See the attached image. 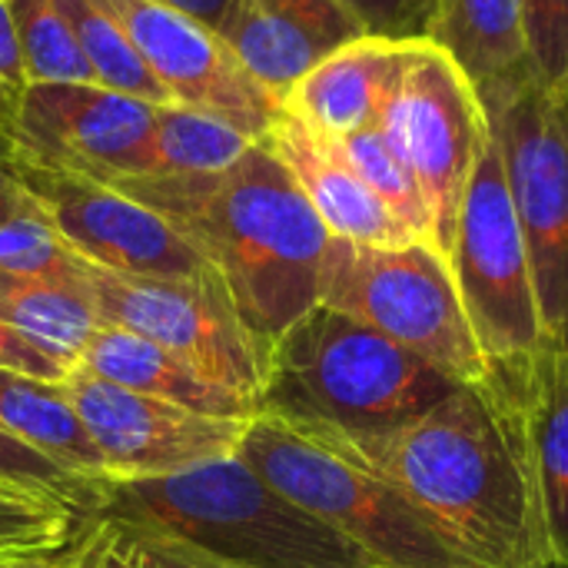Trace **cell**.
Returning a JSON list of instances; mask_svg holds the SVG:
<instances>
[{
  "label": "cell",
  "instance_id": "39",
  "mask_svg": "<svg viewBox=\"0 0 568 568\" xmlns=\"http://www.w3.org/2000/svg\"><path fill=\"white\" fill-rule=\"evenodd\" d=\"M156 542V539H153ZM160 546H166V542H160ZM180 562L186 568H230V566H220V562H213V559H206V556H196V552H190V549H180V546H166Z\"/></svg>",
  "mask_w": 568,
  "mask_h": 568
},
{
  "label": "cell",
  "instance_id": "11",
  "mask_svg": "<svg viewBox=\"0 0 568 568\" xmlns=\"http://www.w3.org/2000/svg\"><path fill=\"white\" fill-rule=\"evenodd\" d=\"M77 409L106 483H136L176 476L226 456H236L253 419L193 413L153 396L106 383L83 363L60 379Z\"/></svg>",
  "mask_w": 568,
  "mask_h": 568
},
{
  "label": "cell",
  "instance_id": "28",
  "mask_svg": "<svg viewBox=\"0 0 568 568\" xmlns=\"http://www.w3.org/2000/svg\"><path fill=\"white\" fill-rule=\"evenodd\" d=\"M80 266L83 260L63 243V236L53 230L37 203L0 226V270L83 286Z\"/></svg>",
  "mask_w": 568,
  "mask_h": 568
},
{
  "label": "cell",
  "instance_id": "24",
  "mask_svg": "<svg viewBox=\"0 0 568 568\" xmlns=\"http://www.w3.org/2000/svg\"><path fill=\"white\" fill-rule=\"evenodd\" d=\"M63 10L90 70L100 87H110L116 93H130L150 103H173L163 83L153 77L140 50L133 47L130 33L116 20V13L103 0H57Z\"/></svg>",
  "mask_w": 568,
  "mask_h": 568
},
{
  "label": "cell",
  "instance_id": "26",
  "mask_svg": "<svg viewBox=\"0 0 568 568\" xmlns=\"http://www.w3.org/2000/svg\"><path fill=\"white\" fill-rule=\"evenodd\" d=\"M30 83H97L57 0H7Z\"/></svg>",
  "mask_w": 568,
  "mask_h": 568
},
{
  "label": "cell",
  "instance_id": "37",
  "mask_svg": "<svg viewBox=\"0 0 568 568\" xmlns=\"http://www.w3.org/2000/svg\"><path fill=\"white\" fill-rule=\"evenodd\" d=\"M0 568H77V542L60 552H37V556H10L0 559Z\"/></svg>",
  "mask_w": 568,
  "mask_h": 568
},
{
  "label": "cell",
  "instance_id": "15",
  "mask_svg": "<svg viewBox=\"0 0 568 568\" xmlns=\"http://www.w3.org/2000/svg\"><path fill=\"white\" fill-rule=\"evenodd\" d=\"M489 383L519 426L549 566L568 568V353L539 349L493 363Z\"/></svg>",
  "mask_w": 568,
  "mask_h": 568
},
{
  "label": "cell",
  "instance_id": "30",
  "mask_svg": "<svg viewBox=\"0 0 568 568\" xmlns=\"http://www.w3.org/2000/svg\"><path fill=\"white\" fill-rule=\"evenodd\" d=\"M523 37L532 77L568 100V0H523Z\"/></svg>",
  "mask_w": 568,
  "mask_h": 568
},
{
  "label": "cell",
  "instance_id": "17",
  "mask_svg": "<svg viewBox=\"0 0 568 568\" xmlns=\"http://www.w3.org/2000/svg\"><path fill=\"white\" fill-rule=\"evenodd\" d=\"M260 143H266L280 156V163L290 170V176L296 180V186L303 190L333 240L366 246H403L419 240L363 183L336 136L310 126L283 106V113Z\"/></svg>",
  "mask_w": 568,
  "mask_h": 568
},
{
  "label": "cell",
  "instance_id": "18",
  "mask_svg": "<svg viewBox=\"0 0 568 568\" xmlns=\"http://www.w3.org/2000/svg\"><path fill=\"white\" fill-rule=\"evenodd\" d=\"M406 43L353 40L316 63L286 97V110L310 126L343 140L376 123L383 100L396 80Z\"/></svg>",
  "mask_w": 568,
  "mask_h": 568
},
{
  "label": "cell",
  "instance_id": "6",
  "mask_svg": "<svg viewBox=\"0 0 568 568\" xmlns=\"http://www.w3.org/2000/svg\"><path fill=\"white\" fill-rule=\"evenodd\" d=\"M320 303L373 326L456 386H476L489 376L449 260L433 243L366 246L333 240Z\"/></svg>",
  "mask_w": 568,
  "mask_h": 568
},
{
  "label": "cell",
  "instance_id": "20",
  "mask_svg": "<svg viewBox=\"0 0 568 568\" xmlns=\"http://www.w3.org/2000/svg\"><path fill=\"white\" fill-rule=\"evenodd\" d=\"M0 433L87 483H106L103 463L60 383L0 369Z\"/></svg>",
  "mask_w": 568,
  "mask_h": 568
},
{
  "label": "cell",
  "instance_id": "16",
  "mask_svg": "<svg viewBox=\"0 0 568 568\" xmlns=\"http://www.w3.org/2000/svg\"><path fill=\"white\" fill-rule=\"evenodd\" d=\"M220 37L286 103L293 87L339 47L363 40L339 0H233Z\"/></svg>",
  "mask_w": 568,
  "mask_h": 568
},
{
  "label": "cell",
  "instance_id": "5",
  "mask_svg": "<svg viewBox=\"0 0 568 568\" xmlns=\"http://www.w3.org/2000/svg\"><path fill=\"white\" fill-rule=\"evenodd\" d=\"M236 456L379 568H476L386 476L326 429L253 416Z\"/></svg>",
  "mask_w": 568,
  "mask_h": 568
},
{
  "label": "cell",
  "instance_id": "27",
  "mask_svg": "<svg viewBox=\"0 0 568 568\" xmlns=\"http://www.w3.org/2000/svg\"><path fill=\"white\" fill-rule=\"evenodd\" d=\"M339 143L349 163L356 166V173L363 176V183L389 206V213L403 220L419 240L436 246V226H433V213L423 196V186L416 183L413 170L399 160V153L389 146L383 130L373 123L366 130L343 136Z\"/></svg>",
  "mask_w": 568,
  "mask_h": 568
},
{
  "label": "cell",
  "instance_id": "3",
  "mask_svg": "<svg viewBox=\"0 0 568 568\" xmlns=\"http://www.w3.org/2000/svg\"><path fill=\"white\" fill-rule=\"evenodd\" d=\"M97 519L230 568H373L363 549L276 493L240 456L106 483Z\"/></svg>",
  "mask_w": 568,
  "mask_h": 568
},
{
  "label": "cell",
  "instance_id": "22",
  "mask_svg": "<svg viewBox=\"0 0 568 568\" xmlns=\"http://www.w3.org/2000/svg\"><path fill=\"white\" fill-rule=\"evenodd\" d=\"M0 320L33 339L63 366H73L100 320L90 306L87 286L37 280L0 270Z\"/></svg>",
  "mask_w": 568,
  "mask_h": 568
},
{
  "label": "cell",
  "instance_id": "33",
  "mask_svg": "<svg viewBox=\"0 0 568 568\" xmlns=\"http://www.w3.org/2000/svg\"><path fill=\"white\" fill-rule=\"evenodd\" d=\"M27 90H30V77L23 67V53H20L17 33H13L7 0H0V130L10 136H13Z\"/></svg>",
  "mask_w": 568,
  "mask_h": 568
},
{
  "label": "cell",
  "instance_id": "32",
  "mask_svg": "<svg viewBox=\"0 0 568 568\" xmlns=\"http://www.w3.org/2000/svg\"><path fill=\"white\" fill-rule=\"evenodd\" d=\"M140 566V546L136 536L113 523V519H93L87 532L77 539V568H136Z\"/></svg>",
  "mask_w": 568,
  "mask_h": 568
},
{
  "label": "cell",
  "instance_id": "19",
  "mask_svg": "<svg viewBox=\"0 0 568 568\" xmlns=\"http://www.w3.org/2000/svg\"><path fill=\"white\" fill-rule=\"evenodd\" d=\"M77 363H83L87 369H93L113 386H123L130 393L153 396V399H163L193 413L226 416V419L260 416L256 403H250L246 396L203 379L200 373H193L186 363H180L173 353L160 349L156 343L136 333L106 326V323L97 326V333L90 336Z\"/></svg>",
  "mask_w": 568,
  "mask_h": 568
},
{
  "label": "cell",
  "instance_id": "35",
  "mask_svg": "<svg viewBox=\"0 0 568 568\" xmlns=\"http://www.w3.org/2000/svg\"><path fill=\"white\" fill-rule=\"evenodd\" d=\"M17 160H20V146L10 133L0 130V226L10 223L13 216L27 213L33 206L30 193L23 190L20 183V170H17Z\"/></svg>",
  "mask_w": 568,
  "mask_h": 568
},
{
  "label": "cell",
  "instance_id": "9",
  "mask_svg": "<svg viewBox=\"0 0 568 568\" xmlns=\"http://www.w3.org/2000/svg\"><path fill=\"white\" fill-rule=\"evenodd\" d=\"M446 260L489 366L546 349L529 246L493 126L466 183Z\"/></svg>",
  "mask_w": 568,
  "mask_h": 568
},
{
  "label": "cell",
  "instance_id": "4",
  "mask_svg": "<svg viewBox=\"0 0 568 568\" xmlns=\"http://www.w3.org/2000/svg\"><path fill=\"white\" fill-rule=\"evenodd\" d=\"M456 383L356 316L316 303L270 349L260 413L339 433L393 429Z\"/></svg>",
  "mask_w": 568,
  "mask_h": 568
},
{
  "label": "cell",
  "instance_id": "10",
  "mask_svg": "<svg viewBox=\"0 0 568 568\" xmlns=\"http://www.w3.org/2000/svg\"><path fill=\"white\" fill-rule=\"evenodd\" d=\"M376 126L413 170L446 253L466 183L489 140V113L476 83L433 40L406 43Z\"/></svg>",
  "mask_w": 568,
  "mask_h": 568
},
{
  "label": "cell",
  "instance_id": "2",
  "mask_svg": "<svg viewBox=\"0 0 568 568\" xmlns=\"http://www.w3.org/2000/svg\"><path fill=\"white\" fill-rule=\"evenodd\" d=\"M176 226L230 290L243 323L273 343L320 303L329 230L266 143L223 173L113 183Z\"/></svg>",
  "mask_w": 568,
  "mask_h": 568
},
{
  "label": "cell",
  "instance_id": "8",
  "mask_svg": "<svg viewBox=\"0 0 568 568\" xmlns=\"http://www.w3.org/2000/svg\"><path fill=\"white\" fill-rule=\"evenodd\" d=\"M100 323L136 333L173 353L203 379L256 403L266 379V349L243 323L216 270L196 276H133L80 266Z\"/></svg>",
  "mask_w": 568,
  "mask_h": 568
},
{
  "label": "cell",
  "instance_id": "12",
  "mask_svg": "<svg viewBox=\"0 0 568 568\" xmlns=\"http://www.w3.org/2000/svg\"><path fill=\"white\" fill-rule=\"evenodd\" d=\"M17 170L30 200L80 260L133 276H196L213 270L176 226L120 186L27 153H20Z\"/></svg>",
  "mask_w": 568,
  "mask_h": 568
},
{
  "label": "cell",
  "instance_id": "31",
  "mask_svg": "<svg viewBox=\"0 0 568 568\" xmlns=\"http://www.w3.org/2000/svg\"><path fill=\"white\" fill-rule=\"evenodd\" d=\"M363 37L386 43H426L436 37L439 0H339Z\"/></svg>",
  "mask_w": 568,
  "mask_h": 568
},
{
  "label": "cell",
  "instance_id": "34",
  "mask_svg": "<svg viewBox=\"0 0 568 568\" xmlns=\"http://www.w3.org/2000/svg\"><path fill=\"white\" fill-rule=\"evenodd\" d=\"M0 369H13V373H23V376L60 383L70 366H63L47 349H40L33 339H27L23 333H17L13 326H7L0 320Z\"/></svg>",
  "mask_w": 568,
  "mask_h": 568
},
{
  "label": "cell",
  "instance_id": "21",
  "mask_svg": "<svg viewBox=\"0 0 568 568\" xmlns=\"http://www.w3.org/2000/svg\"><path fill=\"white\" fill-rule=\"evenodd\" d=\"M433 43L463 67L476 90L529 70L523 0H439Z\"/></svg>",
  "mask_w": 568,
  "mask_h": 568
},
{
  "label": "cell",
  "instance_id": "13",
  "mask_svg": "<svg viewBox=\"0 0 568 568\" xmlns=\"http://www.w3.org/2000/svg\"><path fill=\"white\" fill-rule=\"evenodd\" d=\"M173 103L213 113L250 140H263L283 100L273 97L233 53V47L196 17L156 0H103Z\"/></svg>",
  "mask_w": 568,
  "mask_h": 568
},
{
  "label": "cell",
  "instance_id": "29",
  "mask_svg": "<svg viewBox=\"0 0 568 568\" xmlns=\"http://www.w3.org/2000/svg\"><path fill=\"white\" fill-rule=\"evenodd\" d=\"M0 483H13V486H23V489L57 496V499L77 506L80 513H87L93 519L100 513L103 486H106V483L97 486V483H87V479L67 473L63 466H57L53 459L40 456L37 449L17 443L7 433H0Z\"/></svg>",
  "mask_w": 568,
  "mask_h": 568
},
{
  "label": "cell",
  "instance_id": "25",
  "mask_svg": "<svg viewBox=\"0 0 568 568\" xmlns=\"http://www.w3.org/2000/svg\"><path fill=\"white\" fill-rule=\"evenodd\" d=\"M90 523L93 516L57 496L0 483V559L70 549Z\"/></svg>",
  "mask_w": 568,
  "mask_h": 568
},
{
  "label": "cell",
  "instance_id": "7",
  "mask_svg": "<svg viewBox=\"0 0 568 568\" xmlns=\"http://www.w3.org/2000/svg\"><path fill=\"white\" fill-rule=\"evenodd\" d=\"M529 246L546 349L568 353V100L532 70L479 90Z\"/></svg>",
  "mask_w": 568,
  "mask_h": 568
},
{
  "label": "cell",
  "instance_id": "1",
  "mask_svg": "<svg viewBox=\"0 0 568 568\" xmlns=\"http://www.w3.org/2000/svg\"><path fill=\"white\" fill-rule=\"evenodd\" d=\"M326 433L403 489L476 568H552L519 426L489 376L393 429Z\"/></svg>",
  "mask_w": 568,
  "mask_h": 568
},
{
  "label": "cell",
  "instance_id": "14",
  "mask_svg": "<svg viewBox=\"0 0 568 568\" xmlns=\"http://www.w3.org/2000/svg\"><path fill=\"white\" fill-rule=\"evenodd\" d=\"M156 103L100 83H30L13 140L20 153L120 183L143 173Z\"/></svg>",
  "mask_w": 568,
  "mask_h": 568
},
{
  "label": "cell",
  "instance_id": "36",
  "mask_svg": "<svg viewBox=\"0 0 568 568\" xmlns=\"http://www.w3.org/2000/svg\"><path fill=\"white\" fill-rule=\"evenodd\" d=\"M156 3H166V7H173V10H183V13L196 17L200 23L213 27L216 33H220L226 13H230V7H233V0H156Z\"/></svg>",
  "mask_w": 568,
  "mask_h": 568
},
{
  "label": "cell",
  "instance_id": "38",
  "mask_svg": "<svg viewBox=\"0 0 568 568\" xmlns=\"http://www.w3.org/2000/svg\"><path fill=\"white\" fill-rule=\"evenodd\" d=\"M136 546H140V566L136 568H186L166 546H160L146 536H136Z\"/></svg>",
  "mask_w": 568,
  "mask_h": 568
},
{
  "label": "cell",
  "instance_id": "23",
  "mask_svg": "<svg viewBox=\"0 0 568 568\" xmlns=\"http://www.w3.org/2000/svg\"><path fill=\"white\" fill-rule=\"evenodd\" d=\"M243 130L233 123L183 106V103H160L153 116V130L143 153V173L140 176H203V173H223L233 163H240L250 146Z\"/></svg>",
  "mask_w": 568,
  "mask_h": 568
},
{
  "label": "cell",
  "instance_id": "40",
  "mask_svg": "<svg viewBox=\"0 0 568 568\" xmlns=\"http://www.w3.org/2000/svg\"><path fill=\"white\" fill-rule=\"evenodd\" d=\"M373 568H379V566H373Z\"/></svg>",
  "mask_w": 568,
  "mask_h": 568
}]
</instances>
